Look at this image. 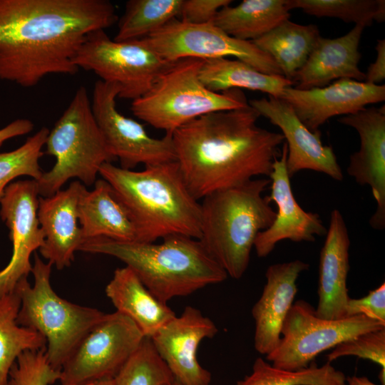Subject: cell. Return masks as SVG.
Listing matches in <instances>:
<instances>
[{
    "label": "cell",
    "mask_w": 385,
    "mask_h": 385,
    "mask_svg": "<svg viewBox=\"0 0 385 385\" xmlns=\"http://www.w3.org/2000/svg\"><path fill=\"white\" fill-rule=\"evenodd\" d=\"M86 187L80 181L70 183L48 197H40L37 210L44 235L39 252L58 270L69 267L74 254L85 242L78 221V205Z\"/></svg>",
    "instance_id": "obj_20"
},
{
    "label": "cell",
    "mask_w": 385,
    "mask_h": 385,
    "mask_svg": "<svg viewBox=\"0 0 385 385\" xmlns=\"http://www.w3.org/2000/svg\"><path fill=\"white\" fill-rule=\"evenodd\" d=\"M39 195L35 180L12 182L0 200V217L9 230L12 254L0 270V297L14 292L31 272V254L43 245L44 235L37 217Z\"/></svg>",
    "instance_id": "obj_14"
},
{
    "label": "cell",
    "mask_w": 385,
    "mask_h": 385,
    "mask_svg": "<svg viewBox=\"0 0 385 385\" xmlns=\"http://www.w3.org/2000/svg\"><path fill=\"white\" fill-rule=\"evenodd\" d=\"M346 385H377L366 376H351L346 377Z\"/></svg>",
    "instance_id": "obj_41"
},
{
    "label": "cell",
    "mask_w": 385,
    "mask_h": 385,
    "mask_svg": "<svg viewBox=\"0 0 385 385\" xmlns=\"http://www.w3.org/2000/svg\"><path fill=\"white\" fill-rule=\"evenodd\" d=\"M289 7L317 17L337 18L364 27L385 19L384 0H288Z\"/></svg>",
    "instance_id": "obj_32"
},
{
    "label": "cell",
    "mask_w": 385,
    "mask_h": 385,
    "mask_svg": "<svg viewBox=\"0 0 385 385\" xmlns=\"http://www.w3.org/2000/svg\"><path fill=\"white\" fill-rule=\"evenodd\" d=\"M346 356L370 360L385 369V328L362 333L339 344L327 355V362Z\"/></svg>",
    "instance_id": "obj_36"
},
{
    "label": "cell",
    "mask_w": 385,
    "mask_h": 385,
    "mask_svg": "<svg viewBox=\"0 0 385 385\" xmlns=\"http://www.w3.org/2000/svg\"><path fill=\"white\" fill-rule=\"evenodd\" d=\"M287 145L284 143L279 158L273 163L270 175V202H274L277 212L272 224L256 237L254 248L259 257L268 256L283 240L313 242L316 236L324 235L327 229L317 213L304 210L294 198L287 170Z\"/></svg>",
    "instance_id": "obj_19"
},
{
    "label": "cell",
    "mask_w": 385,
    "mask_h": 385,
    "mask_svg": "<svg viewBox=\"0 0 385 385\" xmlns=\"http://www.w3.org/2000/svg\"><path fill=\"white\" fill-rule=\"evenodd\" d=\"M113 379L115 385H168L175 380L147 337Z\"/></svg>",
    "instance_id": "obj_34"
},
{
    "label": "cell",
    "mask_w": 385,
    "mask_h": 385,
    "mask_svg": "<svg viewBox=\"0 0 385 385\" xmlns=\"http://www.w3.org/2000/svg\"><path fill=\"white\" fill-rule=\"evenodd\" d=\"M80 250L122 261L164 303L220 283L228 277L198 239L182 235H169L160 243L98 237L86 241Z\"/></svg>",
    "instance_id": "obj_4"
},
{
    "label": "cell",
    "mask_w": 385,
    "mask_h": 385,
    "mask_svg": "<svg viewBox=\"0 0 385 385\" xmlns=\"http://www.w3.org/2000/svg\"><path fill=\"white\" fill-rule=\"evenodd\" d=\"M350 240L343 215L332 211L326 239L320 252L318 302L316 315L324 319L346 317L349 296L347 277L349 271Z\"/></svg>",
    "instance_id": "obj_22"
},
{
    "label": "cell",
    "mask_w": 385,
    "mask_h": 385,
    "mask_svg": "<svg viewBox=\"0 0 385 385\" xmlns=\"http://www.w3.org/2000/svg\"><path fill=\"white\" fill-rule=\"evenodd\" d=\"M78 216L85 242L105 237L121 242L138 240L135 227L108 182L97 180L86 188L78 202Z\"/></svg>",
    "instance_id": "obj_24"
},
{
    "label": "cell",
    "mask_w": 385,
    "mask_h": 385,
    "mask_svg": "<svg viewBox=\"0 0 385 385\" xmlns=\"http://www.w3.org/2000/svg\"><path fill=\"white\" fill-rule=\"evenodd\" d=\"M270 182L267 178H255L202 199L199 240L233 279L243 276L257 235L275 218L268 197L262 196Z\"/></svg>",
    "instance_id": "obj_5"
},
{
    "label": "cell",
    "mask_w": 385,
    "mask_h": 385,
    "mask_svg": "<svg viewBox=\"0 0 385 385\" xmlns=\"http://www.w3.org/2000/svg\"><path fill=\"white\" fill-rule=\"evenodd\" d=\"M338 121L356 130L359 150L350 156L346 172L361 185H369L376 202L369 224L385 227V106L365 108L340 117Z\"/></svg>",
    "instance_id": "obj_18"
},
{
    "label": "cell",
    "mask_w": 385,
    "mask_h": 385,
    "mask_svg": "<svg viewBox=\"0 0 385 385\" xmlns=\"http://www.w3.org/2000/svg\"><path fill=\"white\" fill-rule=\"evenodd\" d=\"M168 385H182V384L175 379L171 384H168Z\"/></svg>",
    "instance_id": "obj_43"
},
{
    "label": "cell",
    "mask_w": 385,
    "mask_h": 385,
    "mask_svg": "<svg viewBox=\"0 0 385 385\" xmlns=\"http://www.w3.org/2000/svg\"><path fill=\"white\" fill-rule=\"evenodd\" d=\"M120 92L118 85L98 80L91 102L100 131L113 156L119 159L120 168L133 170L139 164L148 166L176 161L170 134L153 138L142 124L118 111L116 98Z\"/></svg>",
    "instance_id": "obj_13"
},
{
    "label": "cell",
    "mask_w": 385,
    "mask_h": 385,
    "mask_svg": "<svg viewBox=\"0 0 385 385\" xmlns=\"http://www.w3.org/2000/svg\"><path fill=\"white\" fill-rule=\"evenodd\" d=\"M61 372L46 359L45 349L22 353L12 366L9 385H51L59 381Z\"/></svg>",
    "instance_id": "obj_35"
},
{
    "label": "cell",
    "mask_w": 385,
    "mask_h": 385,
    "mask_svg": "<svg viewBox=\"0 0 385 385\" xmlns=\"http://www.w3.org/2000/svg\"><path fill=\"white\" fill-rule=\"evenodd\" d=\"M105 292L116 312L130 319L147 338L176 316L126 266L115 270Z\"/></svg>",
    "instance_id": "obj_25"
},
{
    "label": "cell",
    "mask_w": 385,
    "mask_h": 385,
    "mask_svg": "<svg viewBox=\"0 0 385 385\" xmlns=\"http://www.w3.org/2000/svg\"><path fill=\"white\" fill-rule=\"evenodd\" d=\"M364 315L385 323V283L359 299L349 298L346 317Z\"/></svg>",
    "instance_id": "obj_37"
},
{
    "label": "cell",
    "mask_w": 385,
    "mask_h": 385,
    "mask_svg": "<svg viewBox=\"0 0 385 385\" xmlns=\"http://www.w3.org/2000/svg\"><path fill=\"white\" fill-rule=\"evenodd\" d=\"M19 308L14 291L0 297V385H9L11 369L22 353L46 348L41 334L17 322Z\"/></svg>",
    "instance_id": "obj_29"
},
{
    "label": "cell",
    "mask_w": 385,
    "mask_h": 385,
    "mask_svg": "<svg viewBox=\"0 0 385 385\" xmlns=\"http://www.w3.org/2000/svg\"><path fill=\"white\" fill-rule=\"evenodd\" d=\"M281 99L293 109L299 120L312 131L329 118L355 113L367 105L385 100V85L342 78L322 88L302 90L284 88Z\"/></svg>",
    "instance_id": "obj_17"
},
{
    "label": "cell",
    "mask_w": 385,
    "mask_h": 385,
    "mask_svg": "<svg viewBox=\"0 0 385 385\" xmlns=\"http://www.w3.org/2000/svg\"><path fill=\"white\" fill-rule=\"evenodd\" d=\"M260 116L248 103L205 114L171 134L176 162L195 199L270 176L284 138L258 126Z\"/></svg>",
    "instance_id": "obj_2"
},
{
    "label": "cell",
    "mask_w": 385,
    "mask_h": 385,
    "mask_svg": "<svg viewBox=\"0 0 385 385\" xmlns=\"http://www.w3.org/2000/svg\"><path fill=\"white\" fill-rule=\"evenodd\" d=\"M99 175L109 183L137 232V242L182 235L200 237L201 206L190 193L176 161L126 170L106 163Z\"/></svg>",
    "instance_id": "obj_3"
},
{
    "label": "cell",
    "mask_w": 385,
    "mask_h": 385,
    "mask_svg": "<svg viewBox=\"0 0 385 385\" xmlns=\"http://www.w3.org/2000/svg\"><path fill=\"white\" fill-rule=\"evenodd\" d=\"M383 328L384 322L364 315L322 319L309 303L297 300L285 319L278 345L266 355V360L285 370L304 369L323 351L362 333Z\"/></svg>",
    "instance_id": "obj_10"
},
{
    "label": "cell",
    "mask_w": 385,
    "mask_h": 385,
    "mask_svg": "<svg viewBox=\"0 0 385 385\" xmlns=\"http://www.w3.org/2000/svg\"><path fill=\"white\" fill-rule=\"evenodd\" d=\"M364 28L355 25L345 35L335 38L320 36L305 64L296 73L294 88H322L342 78L364 81L365 73L359 67V46Z\"/></svg>",
    "instance_id": "obj_23"
},
{
    "label": "cell",
    "mask_w": 385,
    "mask_h": 385,
    "mask_svg": "<svg viewBox=\"0 0 385 385\" xmlns=\"http://www.w3.org/2000/svg\"><path fill=\"white\" fill-rule=\"evenodd\" d=\"M215 324L197 308L185 307L164 324L150 339L156 351L166 364L175 380L182 385H210L211 373L197 358L200 342L214 337Z\"/></svg>",
    "instance_id": "obj_15"
},
{
    "label": "cell",
    "mask_w": 385,
    "mask_h": 385,
    "mask_svg": "<svg viewBox=\"0 0 385 385\" xmlns=\"http://www.w3.org/2000/svg\"><path fill=\"white\" fill-rule=\"evenodd\" d=\"M73 63L103 81L118 85V98L133 101L147 93L173 62L163 59L142 38L115 41L105 30H97L86 36Z\"/></svg>",
    "instance_id": "obj_9"
},
{
    "label": "cell",
    "mask_w": 385,
    "mask_h": 385,
    "mask_svg": "<svg viewBox=\"0 0 385 385\" xmlns=\"http://www.w3.org/2000/svg\"><path fill=\"white\" fill-rule=\"evenodd\" d=\"M145 338L128 317L116 311L106 314L61 367V384L113 379Z\"/></svg>",
    "instance_id": "obj_12"
},
{
    "label": "cell",
    "mask_w": 385,
    "mask_h": 385,
    "mask_svg": "<svg viewBox=\"0 0 385 385\" xmlns=\"http://www.w3.org/2000/svg\"><path fill=\"white\" fill-rule=\"evenodd\" d=\"M183 0H130L113 40L143 38L179 16Z\"/></svg>",
    "instance_id": "obj_30"
},
{
    "label": "cell",
    "mask_w": 385,
    "mask_h": 385,
    "mask_svg": "<svg viewBox=\"0 0 385 385\" xmlns=\"http://www.w3.org/2000/svg\"><path fill=\"white\" fill-rule=\"evenodd\" d=\"M288 0H243L227 6L213 23L227 34L243 41H254L289 19Z\"/></svg>",
    "instance_id": "obj_26"
},
{
    "label": "cell",
    "mask_w": 385,
    "mask_h": 385,
    "mask_svg": "<svg viewBox=\"0 0 385 385\" xmlns=\"http://www.w3.org/2000/svg\"><path fill=\"white\" fill-rule=\"evenodd\" d=\"M117 19L108 0H0V79L29 88L76 74L86 36Z\"/></svg>",
    "instance_id": "obj_1"
},
{
    "label": "cell",
    "mask_w": 385,
    "mask_h": 385,
    "mask_svg": "<svg viewBox=\"0 0 385 385\" xmlns=\"http://www.w3.org/2000/svg\"><path fill=\"white\" fill-rule=\"evenodd\" d=\"M236 385H346V376L327 362L294 371L275 367L262 358H257L252 373Z\"/></svg>",
    "instance_id": "obj_31"
},
{
    "label": "cell",
    "mask_w": 385,
    "mask_h": 385,
    "mask_svg": "<svg viewBox=\"0 0 385 385\" xmlns=\"http://www.w3.org/2000/svg\"><path fill=\"white\" fill-rule=\"evenodd\" d=\"M231 0H183L179 17L182 21L203 24L213 22L217 13Z\"/></svg>",
    "instance_id": "obj_38"
},
{
    "label": "cell",
    "mask_w": 385,
    "mask_h": 385,
    "mask_svg": "<svg viewBox=\"0 0 385 385\" xmlns=\"http://www.w3.org/2000/svg\"><path fill=\"white\" fill-rule=\"evenodd\" d=\"M200 78L214 92L245 88L275 98H280L284 88L294 84L282 76L265 74L246 63L227 58L205 60L200 71Z\"/></svg>",
    "instance_id": "obj_28"
},
{
    "label": "cell",
    "mask_w": 385,
    "mask_h": 385,
    "mask_svg": "<svg viewBox=\"0 0 385 385\" xmlns=\"http://www.w3.org/2000/svg\"><path fill=\"white\" fill-rule=\"evenodd\" d=\"M52 266L35 253L31 270L34 284L24 277L14 291L20 299L17 322L44 338L46 359L60 371L82 339L106 313L70 302L57 294L51 284Z\"/></svg>",
    "instance_id": "obj_6"
},
{
    "label": "cell",
    "mask_w": 385,
    "mask_h": 385,
    "mask_svg": "<svg viewBox=\"0 0 385 385\" xmlns=\"http://www.w3.org/2000/svg\"><path fill=\"white\" fill-rule=\"evenodd\" d=\"M45 145V153L53 156L56 163L36 181L40 197L53 195L71 178L91 186L96 181L101 167L115 160L94 118L84 86L78 88L49 130Z\"/></svg>",
    "instance_id": "obj_8"
},
{
    "label": "cell",
    "mask_w": 385,
    "mask_h": 385,
    "mask_svg": "<svg viewBox=\"0 0 385 385\" xmlns=\"http://www.w3.org/2000/svg\"><path fill=\"white\" fill-rule=\"evenodd\" d=\"M61 385H115V381L114 379H107L77 384H61Z\"/></svg>",
    "instance_id": "obj_42"
},
{
    "label": "cell",
    "mask_w": 385,
    "mask_h": 385,
    "mask_svg": "<svg viewBox=\"0 0 385 385\" xmlns=\"http://www.w3.org/2000/svg\"><path fill=\"white\" fill-rule=\"evenodd\" d=\"M34 123L26 118H18L0 129V147L7 140L24 135L33 130Z\"/></svg>",
    "instance_id": "obj_40"
},
{
    "label": "cell",
    "mask_w": 385,
    "mask_h": 385,
    "mask_svg": "<svg viewBox=\"0 0 385 385\" xmlns=\"http://www.w3.org/2000/svg\"><path fill=\"white\" fill-rule=\"evenodd\" d=\"M48 133L46 127H42L18 148L0 152V200L6 187L15 178L26 175L36 181L40 179L43 172L39 160L43 155L42 148Z\"/></svg>",
    "instance_id": "obj_33"
},
{
    "label": "cell",
    "mask_w": 385,
    "mask_h": 385,
    "mask_svg": "<svg viewBox=\"0 0 385 385\" xmlns=\"http://www.w3.org/2000/svg\"><path fill=\"white\" fill-rule=\"evenodd\" d=\"M142 39L169 62L185 58L234 57L261 73L283 76L273 58L252 41L234 38L213 22L193 24L173 19Z\"/></svg>",
    "instance_id": "obj_11"
},
{
    "label": "cell",
    "mask_w": 385,
    "mask_h": 385,
    "mask_svg": "<svg viewBox=\"0 0 385 385\" xmlns=\"http://www.w3.org/2000/svg\"><path fill=\"white\" fill-rule=\"evenodd\" d=\"M249 105L280 128L287 145V170L291 178L303 170L324 173L337 181L344 178L331 146L323 145L319 130L312 132L284 100L268 96L249 101Z\"/></svg>",
    "instance_id": "obj_16"
},
{
    "label": "cell",
    "mask_w": 385,
    "mask_h": 385,
    "mask_svg": "<svg viewBox=\"0 0 385 385\" xmlns=\"http://www.w3.org/2000/svg\"><path fill=\"white\" fill-rule=\"evenodd\" d=\"M320 36L317 26L288 19L252 42L273 58L284 77L293 81Z\"/></svg>",
    "instance_id": "obj_27"
},
{
    "label": "cell",
    "mask_w": 385,
    "mask_h": 385,
    "mask_svg": "<svg viewBox=\"0 0 385 385\" xmlns=\"http://www.w3.org/2000/svg\"><path fill=\"white\" fill-rule=\"evenodd\" d=\"M205 60L185 58L173 61L150 90L131 103L133 115L165 134L202 115L248 105L238 88L214 92L200 78Z\"/></svg>",
    "instance_id": "obj_7"
},
{
    "label": "cell",
    "mask_w": 385,
    "mask_h": 385,
    "mask_svg": "<svg viewBox=\"0 0 385 385\" xmlns=\"http://www.w3.org/2000/svg\"><path fill=\"white\" fill-rule=\"evenodd\" d=\"M376 57L374 63H371L365 73L364 82L380 85L385 79V39L377 41L376 46Z\"/></svg>",
    "instance_id": "obj_39"
},
{
    "label": "cell",
    "mask_w": 385,
    "mask_h": 385,
    "mask_svg": "<svg viewBox=\"0 0 385 385\" xmlns=\"http://www.w3.org/2000/svg\"><path fill=\"white\" fill-rule=\"evenodd\" d=\"M309 265L295 260L270 265L262 294L252 309L255 350L267 355L275 349L285 319L297 292V280Z\"/></svg>",
    "instance_id": "obj_21"
}]
</instances>
